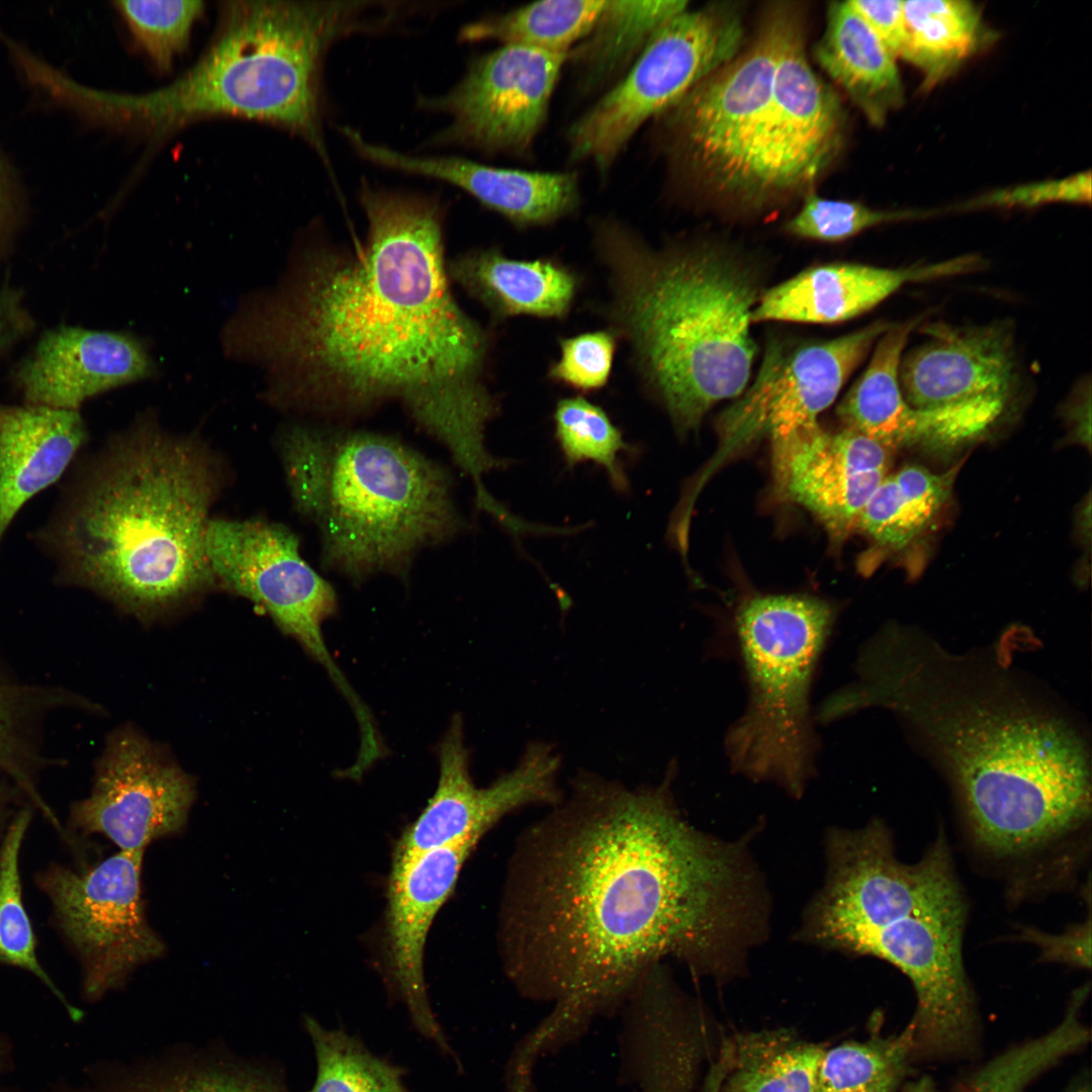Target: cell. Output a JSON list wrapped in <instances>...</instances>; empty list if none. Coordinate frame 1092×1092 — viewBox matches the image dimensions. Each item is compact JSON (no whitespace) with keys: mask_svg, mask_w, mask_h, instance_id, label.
Listing matches in <instances>:
<instances>
[{"mask_svg":"<svg viewBox=\"0 0 1092 1092\" xmlns=\"http://www.w3.org/2000/svg\"><path fill=\"white\" fill-rule=\"evenodd\" d=\"M669 778L630 789L582 772L518 838L499 945L518 992L552 1004L537 1025L549 1044L623 1007L667 958L722 979L764 937L768 899L746 838L691 825Z\"/></svg>","mask_w":1092,"mask_h":1092,"instance_id":"cell-1","label":"cell"},{"mask_svg":"<svg viewBox=\"0 0 1092 1092\" xmlns=\"http://www.w3.org/2000/svg\"><path fill=\"white\" fill-rule=\"evenodd\" d=\"M364 245L304 247L273 287L239 302L225 356L265 373L262 399L326 421L400 404L475 488L504 468L485 430L498 405L484 383L489 338L458 305L442 212L413 194L362 186Z\"/></svg>","mask_w":1092,"mask_h":1092,"instance_id":"cell-2","label":"cell"},{"mask_svg":"<svg viewBox=\"0 0 1092 1092\" xmlns=\"http://www.w3.org/2000/svg\"><path fill=\"white\" fill-rule=\"evenodd\" d=\"M845 687L855 711L897 713L942 771L972 852L1024 894L1078 875L1091 849L1084 738L1013 675L913 631L870 639Z\"/></svg>","mask_w":1092,"mask_h":1092,"instance_id":"cell-3","label":"cell"},{"mask_svg":"<svg viewBox=\"0 0 1092 1092\" xmlns=\"http://www.w3.org/2000/svg\"><path fill=\"white\" fill-rule=\"evenodd\" d=\"M224 477L200 437L171 433L146 412L75 460L30 540L58 585L161 617L216 586L205 532Z\"/></svg>","mask_w":1092,"mask_h":1092,"instance_id":"cell-4","label":"cell"},{"mask_svg":"<svg viewBox=\"0 0 1092 1092\" xmlns=\"http://www.w3.org/2000/svg\"><path fill=\"white\" fill-rule=\"evenodd\" d=\"M593 235L607 269L611 331L628 344L646 387L686 435L750 381L760 268L720 242L653 247L611 217L597 219Z\"/></svg>","mask_w":1092,"mask_h":1092,"instance_id":"cell-5","label":"cell"},{"mask_svg":"<svg viewBox=\"0 0 1092 1092\" xmlns=\"http://www.w3.org/2000/svg\"><path fill=\"white\" fill-rule=\"evenodd\" d=\"M825 855V882L799 938L894 966L914 990L917 1048H964L976 1020L964 959L969 903L943 830L918 860L905 862L889 828L873 819L831 829Z\"/></svg>","mask_w":1092,"mask_h":1092,"instance_id":"cell-6","label":"cell"},{"mask_svg":"<svg viewBox=\"0 0 1092 1092\" xmlns=\"http://www.w3.org/2000/svg\"><path fill=\"white\" fill-rule=\"evenodd\" d=\"M371 1H232L210 48L187 73L146 94L86 88L82 108L154 134L197 118L233 115L280 125L330 166L322 124L324 57L340 38L374 28Z\"/></svg>","mask_w":1092,"mask_h":1092,"instance_id":"cell-7","label":"cell"},{"mask_svg":"<svg viewBox=\"0 0 1092 1092\" xmlns=\"http://www.w3.org/2000/svg\"><path fill=\"white\" fill-rule=\"evenodd\" d=\"M276 447L292 507L318 535L323 565L353 582L405 578L422 550L465 528L449 472L395 437L291 422Z\"/></svg>","mask_w":1092,"mask_h":1092,"instance_id":"cell-8","label":"cell"},{"mask_svg":"<svg viewBox=\"0 0 1092 1092\" xmlns=\"http://www.w3.org/2000/svg\"><path fill=\"white\" fill-rule=\"evenodd\" d=\"M834 618L827 602L802 595L753 597L736 614L749 698L726 737L729 762L794 797L813 771L810 690Z\"/></svg>","mask_w":1092,"mask_h":1092,"instance_id":"cell-9","label":"cell"},{"mask_svg":"<svg viewBox=\"0 0 1092 1092\" xmlns=\"http://www.w3.org/2000/svg\"><path fill=\"white\" fill-rule=\"evenodd\" d=\"M788 8H775L751 47L709 75L649 123V141L674 180L742 207L769 108Z\"/></svg>","mask_w":1092,"mask_h":1092,"instance_id":"cell-10","label":"cell"},{"mask_svg":"<svg viewBox=\"0 0 1092 1092\" xmlns=\"http://www.w3.org/2000/svg\"><path fill=\"white\" fill-rule=\"evenodd\" d=\"M743 24L729 4L688 8L652 36L628 72L568 126V161L601 176L635 134L738 54Z\"/></svg>","mask_w":1092,"mask_h":1092,"instance_id":"cell-11","label":"cell"},{"mask_svg":"<svg viewBox=\"0 0 1092 1092\" xmlns=\"http://www.w3.org/2000/svg\"><path fill=\"white\" fill-rule=\"evenodd\" d=\"M298 536L266 520L210 519L206 558L216 586L244 597L265 611L328 672L356 719L369 709L336 664L322 626L338 609L334 587L300 555Z\"/></svg>","mask_w":1092,"mask_h":1092,"instance_id":"cell-12","label":"cell"},{"mask_svg":"<svg viewBox=\"0 0 1092 1092\" xmlns=\"http://www.w3.org/2000/svg\"><path fill=\"white\" fill-rule=\"evenodd\" d=\"M837 94L809 65L799 18L787 10L772 98L753 154L742 210L761 213L813 192L844 143Z\"/></svg>","mask_w":1092,"mask_h":1092,"instance_id":"cell-13","label":"cell"},{"mask_svg":"<svg viewBox=\"0 0 1092 1092\" xmlns=\"http://www.w3.org/2000/svg\"><path fill=\"white\" fill-rule=\"evenodd\" d=\"M143 855L119 850L88 870L56 868L42 879L57 920L81 958L91 999L119 987L165 950L145 913Z\"/></svg>","mask_w":1092,"mask_h":1092,"instance_id":"cell-14","label":"cell"},{"mask_svg":"<svg viewBox=\"0 0 1092 1092\" xmlns=\"http://www.w3.org/2000/svg\"><path fill=\"white\" fill-rule=\"evenodd\" d=\"M567 55L500 44L472 59L453 89L422 102L449 117L433 142L526 158L547 120Z\"/></svg>","mask_w":1092,"mask_h":1092,"instance_id":"cell-15","label":"cell"},{"mask_svg":"<svg viewBox=\"0 0 1092 1092\" xmlns=\"http://www.w3.org/2000/svg\"><path fill=\"white\" fill-rule=\"evenodd\" d=\"M438 759L436 790L401 835L393 858L465 842L477 844L507 814L529 805L554 806L563 798L558 786L559 754L543 742L529 744L512 770L484 788L477 787L470 775L459 715L439 744Z\"/></svg>","mask_w":1092,"mask_h":1092,"instance_id":"cell-16","label":"cell"},{"mask_svg":"<svg viewBox=\"0 0 1092 1092\" xmlns=\"http://www.w3.org/2000/svg\"><path fill=\"white\" fill-rule=\"evenodd\" d=\"M890 326L875 322L829 340L771 341L753 382L725 412V432L732 438L766 433L777 446L817 426Z\"/></svg>","mask_w":1092,"mask_h":1092,"instance_id":"cell-17","label":"cell"},{"mask_svg":"<svg viewBox=\"0 0 1092 1092\" xmlns=\"http://www.w3.org/2000/svg\"><path fill=\"white\" fill-rule=\"evenodd\" d=\"M194 797L191 778L139 732L122 728L107 739L91 793L74 804L71 818L121 851L144 852L184 827Z\"/></svg>","mask_w":1092,"mask_h":1092,"instance_id":"cell-18","label":"cell"},{"mask_svg":"<svg viewBox=\"0 0 1092 1092\" xmlns=\"http://www.w3.org/2000/svg\"><path fill=\"white\" fill-rule=\"evenodd\" d=\"M926 340L904 353L899 381L909 405L1003 419L1019 388L1011 333L1002 325L925 326Z\"/></svg>","mask_w":1092,"mask_h":1092,"instance_id":"cell-19","label":"cell"},{"mask_svg":"<svg viewBox=\"0 0 1092 1092\" xmlns=\"http://www.w3.org/2000/svg\"><path fill=\"white\" fill-rule=\"evenodd\" d=\"M476 846L465 842L393 858L386 914L388 974L415 1028L453 1056L429 1001L424 976L427 938Z\"/></svg>","mask_w":1092,"mask_h":1092,"instance_id":"cell-20","label":"cell"},{"mask_svg":"<svg viewBox=\"0 0 1092 1092\" xmlns=\"http://www.w3.org/2000/svg\"><path fill=\"white\" fill-rule=\"evenodd\" d=\"M893 453L851 430L833 433L819 425L774 446L782 490L838 537L855 528L859 513L890 474Z\"/></svg>","mask_w":1092,"mask_h":1092,"instance_id":"cell-21","label":"cell"},{"mask_svg":"<svg viewBox=\"0 0 1092 1092\" xmlns=\"http://www.w3.org/2000/svg\"><path fill=\"white\" fill-rule=\"evenodd\" d=\"M157 373L145 342L130 333L60 326L42 335L15 379L26 404L80 411L92 396Z\"/></svg>","mask_w":1092,"mask_h":1092,"instance_id":"cell-22","label":"cell"},{"mask_svg":"<svg viewBox=\"0 0 1092 1092\" xmlns=\"http://www.w3.org/2000/svg\"><path fill=\"white\" fill-rule=\"evenodd\" d=\"M342 133L366 160L448 182L517 226L556 222L576 211L581 202L579 177L574 171H528L461 157L415 156L370 143L351 127H345Z\"/></svg>","mask_w":1092,"mask_h":1092,"instance_id":"cell-23","label":"cell"},{"mask_svg":"<svg viewBox=\"0 0 1092 1092\" xmlns=\"http://www.w3.org/2000/svg\"><path fill=\"white\" fill-rule=\"evenodd\" d=\"M980 263L978 257L963 256L906 268L852 262L811 266L763 291L751 322L842 323L869 311L907 283L972 272Z\"/></svg>","mask_w":1092,"mask_h":1092,"instance_id":"cell-24","label":"cell"},{"mask_svg":"<svg viewBox=\"0 0 1092 1092\" xmlns=\"http://www.w3.org/2000/svg\"><path fill=\"white\" fill-rule=\"evenodd\" d=\"M87 439L80 411L0 404V550L17 514L69 471Z\"/></svg>","mask_w":1092,"mask_h":1092,"instance_id":"cell-25","label":"cell"},{"mask_svg":"<svg viewBox=\"0 0 1092 1092\" xmlns=\"http://www.w3.org/2000/svg\"><path fill=\"white\" fill-rule=\"evenodd\" d=\"M447 271L451 280L500 320L565 316L578 288L576 274L557 260H517L493 248L463 253L447 262Z\"/></svg>","mask_w":1092,"mask_h":1092,"instance_id":"cell-26","label":"cell"},{"mask_svg":"<svg viewBox=\"0 0 1092 1092\" xmlns=\"http://www.w3.org/2000/svg\"><path fill=\"white\" fill-rule=\"evenodd\" d=\"M814 57L873 125L903 104L896 59L849 1L829 4Z\"/></svg>","mask_w":1092,"mask_h":1092,"instance_id":"cell-27","label":"cell"},{"mask_svg":"<svg viewBox=\"0 0 1092 1092\" xmlns=\"http://www.w3.org/2000/svg\"><path fill=\"white\" fill-rule=\"evenodd\" d=\"M688 8L689 2L682 0H605L589 31L567 55L575 91L582 97L606 92L628 72L655 32Z\"/></svg>","mask_w":1092,"mask_h":1092,"instance_id":"cell-28","label":"cell"},{"mask_svg":"<svg viewBox=\"0 0 1092 1092\" xmlns=\"http://www.w3.org/2000/svg\"><path fill=\"white\" fill-rule=\"evenodd\" d=\"M963 462L935 473L907 464L889 474L859 513L855 528L878 544L903 549L920 536L948 500Z\"/></svg>","mask_w":1092,"mask_h":1092,"instance_id":"cell-29","label":"cell"},{"mask_svg":"<svg viewBox=\"0 0 1092 1092\" xmlns=\"http://www.w3.org/2000/svg\"><path fill=\"white\" fill-rule=\"evenodd\" d=\"M919 320L891 325L878 339L873 355L837 406L843 428L895 451L910 405L899 381L906 344Z\"/></svg>","mask_w":1092,"mask_h":1092,"instance_id":"cell-30","label":"cell"},{"mask_svg":"<svg viewBox=\"0 0 1092 1092\" xmlns=\"http://www.w3.org/2000/svg\"><path fill=\"white\" fill-rule=\"evenodd\" d=\"M903 8L901 58L922 72V89L930 90L978 50L984 33L980 11L964 0H910Z\"/></svg>","mask_w":1092,"mask_h":1092,"instance_id":"cell-31","label":"cell"},{"mask_svg":"<svg viewBox=\"0 0 1092 1092\" xmlns=\"http://www.w3.org/2000/svg\"><path fill=\"white\" fill-rule=\"evenodd\" d=\"M721 1092H814L825 1048L786 1029L737 1035Z\"/></svg>","mask_w":1092,"mask_h":1092,"instance_id":"cell-32","label":"cell"},{"mask_svg":"<svg viewBox=\"0 0 1092 1092\" xmlns=\"http://www.w3.org/2000/svg\"><path fill=\"white\" fill-rule=\"evenodd\" d=\"M605 0H546L494 13L464 25V41L496 40L500 44L568 54L592 28Z\"/></svg>","mask_w":1092,"mask_h":1092,"instance_id":"cell-33","label":"cell"},{"mask_svg":"<svg viewBox=\"0 0 1092 1092\" xmlns=\"http://www.w3.org/2000/svg\"><path fill=\"white\" fill-rule=\"evenodd\" d=\"M917 1049L909 1022L899 1033L825 1050L814 1092H896Z\"/></svg>","mask_w":1092,"mask_h":1092,"instance_id":"cell-34","label":"cell"},{"mask_svg":"<svg viewBox=\"0 0 1092 1092\" xmlns=\"http://www.w3.org/2000/svg\"><path fill=\"white\" fill-rule=\"evenodd\" d=\"M1089 989V984H1085L1074 991L1065 1016L1056 1027L988 1062L971 1079L965 1092H1024L1037 1076L1081 1049L1089 1040V1031L1080 1019Z\"/></svg>","mask_w":1092,"mask_h":1092,"instance_id":"cell-35","label":"cell"},{"mask_svg":"<svg viewBox=\"0 0 1092 1092\" xmlns=\"http://www.w3.org/2000/svg\"><path fill=\"white\" fill-rule=\"evenodd\" d=\"M114 1092H286L280 1078L239 1060L193 1055L132 1070Z\"/></svg>","mask_w":1092,"mask_h":1092,"instance_id":"cell-36","label":"cell"},{"mask_svg":"<svg viewBox=\"0 0 1092 1092\" xmlns=\"http://www.w3.org/2000/svg\"><path fill=\"white\" fill-rule=\"evenodd\" d=\"M316 1059V1078L307 1092H410L404 1071L373 1055L357 1037L342 1029L304 1019Z\"/></svg>","mask_w":1092,"mask_h":1092,"instance_id":"cell-37","label":"cell"},{"mask_svg":"<svg viewBox=\"0 0 1092 1092\" xmlns=\"http://www.w3.org/2000/svg\"><path fill=\"white\" fill-rule=\"evenodd\" d=\"M29 821L28 809L18 812L0 849V962L36 976L76 1017L79 1011L68 1003L36 958L33 930L22 902L18 860Z\"/></svg>","mask_w":1092,"mask_h":1092,"instance_id":"cell-38","label":"cell"},{"mask_svg":"<svg viewBox=\"0 0 1092 1092\" xmlns=\"http://www.w3.org/2000/svg\"><path fill=\"white\" fill-rule=\"evenodd\" d=\"M555 436L569 467L592 461L603 467L617 489L627 487L619 454L628 449L606 412L581 396L560 399L554 411Z\"/></svg>","mask_w":1092,"mask_h":1092,"instance_id":"cell-39","label":"cell"},{"mask_svg":"<svg viewBox=\"0 0 1092 1092\" xmlns=\"http://www.w3.org/2000/svg\"><path fill=\"white\" fill-rule=\"evenodd\" d=\"M114 5L138 44L161 71L168 70L186 47L193 23L204 9L199 0H126Z\"/></svg>","mask_w":1092,"mask_h":1092,"instance_id":"cell-40","label":"cell"},{"mask_svg":"<svg viewBox=\"0 0 1092 1092\" xmlns=\"http://www.w3.org/2000/svg\"><path fill=\"white\" fill-rule=\"evenodd\" d=\"M915 215L910 211L873 209L857 201L823 198L813 191L804 197L801 209L784 230L801 239L838 243L875 225Z\"/></svg>","mask_w":1092,"mask_h":1092,"instance_id":"cell-41","label":"cell"},{"mask_svg":"<svg viewBox=\"0 0 1092 1092\" xmlns=\"http://www.w3.org/2000/svg\"><path fill=\"white\" fill-rule=\"evenodd\" d=\"M617 340L611 330L560 339V358L550 366L549 378L581 391L604 387L611 375Z\"/></svg>","mask_w":1092,"mask_h":1092,"instance_id":"cell-42","label":"cell"},{"mask_svg":"<svg viewBox=\"0 0 1092 1092\" xmlns=\"http://www.w3.org/2000/svg\"><path fill=\"white\" fill-rule=\"evenodd\" d=\"M1013 939L1035 946L1037 963L1059 964L1070 968L1091 969V899L1086 918L1069 925L1060 933H1050L1034 926L1019 925Z\"/></svg>","mask_w":1092,"mask_h":1092,"instance_id":"cell-43","label":"cell"},{"mask_svg":"<svg viewBox=\"0 0 1092 1092\" xmlns=\"http://www.w3.org/2000/svg\"><path fill=\"white\" fill-rule=\"evenodd\" d=\"M1091 173H1080L1061 180H1051L996 191L981 200L995 206H1036L1045 202H1090Z\"/></svg>","mask_w":1092,"mask_h":1092,"instance_id":"cell-44","label":"cell"},{"mask_svg":"<svg viewBox=\"0 0 1092 1092\" xmlns=\"http://www.w3.org/2000/svg\"><path fill=\"white\" fill-rule=\"evenodd\" d=\"M861 15L886 49L901 58L905 42V20L902 0L849 1Z\"/></svg>","mask_w":1092,"mask_h":1092,"instance_id":"cell-45","label":"cell"},{"mask_svg":"<svg viewBox=\"0 0 1092 1092\" xmlns=\"http://www.w3.org/2000/svg\"><path fill=\"white\" fill-rule=\"evenodd\" d=\"M16 194L7 164L0 155V243L14 220Z\"/></svg>","mask_w":1092,"mask_h":1092,"instance_id":"cell-46","label":"cell"},{"mask_svg":"<svg viewBox=\"0 0 1092 1092\" xmlns=\"http://www.w3.org/2000/svg\"><path fill=\"white\" fill-rule=\"evenodd\" d=\"M19 298L15 291L0 292V349L15 334L20 318Z\"/></svg>","mask_w":1092,"mask_h":1092,"instance_id":"cell-47","label":"cell"},{"mask_svg":"<svg viewBox=\"0 0 1092 1092\" xmlns=\"http://www.w3.org/2000/svg\"><path fill=\"white\" fill-rule=\"evenodd\" d=\"M733 1057L731 1040L725 1042L716 1061L708 1070L701 1092H721L723 1082L730 1070Z\"/></svg>","mask_w":1092,"mask_h":1092,"instance_id":"cell-48","label":"cell"},{"mask_svg":"<svg viewBox=\"0 0 1092 1092\" xmlns=\"http://www.w3.org/2000/svg\"><path fill=\"white\" fill-rule=\"evenodd\" d=\"M902 1092H935V1087L932 1080L924 1076L908 1083Z\"/></svg>","mask_w":1092,"mask_h":1092,"instance_id":"cell-49","label":"cell"},{"mask_svg":"<svg viewBox=\"0 0 1092 1092\" xmlns=\"http://www.w3.org/2000/svg\"><path fill=\"white\" fill-rule=\"evenodd\" d=\"M15 789L16 788L4 776L0 774V817L2 815L3 809H5L7 801H9L11 791Z\"/></svg>","mask_w":1092,"mask_h":1092,"instance_id":"cell-50","label":"cell"},{"mask_svg":"<svg viewBox=\"0 0 1092 1092\" xmlns=\"http://www.w3.org/2000/svg\"><path fill=\"white\" fill-rule=\"evenodd\" d=\"M1071 1092H1091V1089H1090V1086L1088 1084H1086V1085L1082 1084L1080 1086L1075 1087Z\"/></svg>","mask_w":1092,"mask_h":1092,"instance_id":"cell-51","label":"cell"}]
</instances>
